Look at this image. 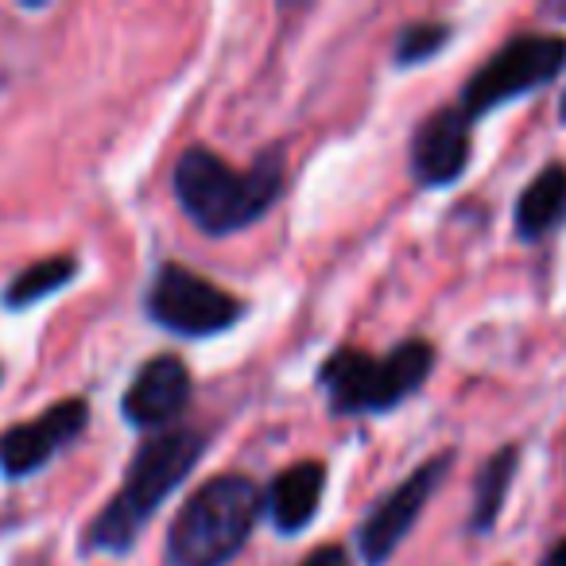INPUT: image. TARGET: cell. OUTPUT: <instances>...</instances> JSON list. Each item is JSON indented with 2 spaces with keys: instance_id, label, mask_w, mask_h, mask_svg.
<instances>
[{
  "instance_id": "obj_15",
  "label": "cell",
  "mask_w": 566,
  "mask_h": 566,
  "mask_svg": "<svg viewBox=\"0 0 566 566\" xmlns=\"http://www.w3.org/2000/svg\"><path fill=\"white\" fill-rule=\"evenodd\" d=\"M450 43V24H408L400 32V40H396V66H419L427 63V59H434L442 48Z\"/></svg>"
},
{
  "instance_id": "obj_13",
  "label": "cell",
  "mask_w": 566,
  "mask_h": 566,
  "mask_svg": "<svg viewBox=\"0 0 566 566\" xmlns=\"http://www.w3.org/2000/svg\"><path fill=\"white\" fill-rule=\"evenodd\" d=\"M74 275H78V256H66V252L63 256H48V260H40V264L12 275L0 300H4L9 311H28V307H35V303L51 300L55 292H63V287H71Z\"/></svg>"
},
{
  "instance_id": "obj_17",
  "label": "cell",
  "mask_w": 566,
  "mask_h": 566,
  "mask_svg": "<svg viewBox=\"0 0 566 566\" xmlns=\"http://www.w3.org/2000/svg\"><path fill=\"white\" fill-rule=\"evenodd\" d=\"M543 566H566V539L555 543V547L547 551V558H543Z\"/></svg>"
},
{
  "instance_id": "obj_12",
  "label": "cell",
  "mask_w": 566,
  "mask_h": 566,
  "mask_svg": "<svg viewBox=\"0 0 566 566\" xmlns=\"http://www.w3.org/2000/svg\"><path fill=\"white\" fill-rule=\"evenodd\" d=\"M566 213V167L547 164L532 182L524 187V195L516 198V233L524 241H539L543 233L563 221Z\"/></svg>"
},
{
  "instance_id": "obj_1",
  "label": "cell",
  "mask_w": 566,
  "mask_h": 566,
  "mask_svg": "<svg viewBox=\"0 0 566 566\" xmlns=\"http://www.w3.org/2000/svg\"><path fill=\"white\" fill-rule=\"evenodd\" d=\"M206 454V434L198 431H159L148 434L136 450L133 465L125 473V485L117 489L109 504L86 524L82 551L102 555H128L140 539L144 524L164 509V501L190 478L198 458Z\"/></svg>"
},
{
  "instance_id": "obj_2",
  "label": "cell",
  "mask_w": 566,
  "mask_h": 566,
  "mask_svg": "<svg viewBox=\"0 0 566 566\" xmlns=\"http://www.w3.org/2000/svg\"><path fill=\"white\" fill-rule=\"evenodd\" d=\"M283 182H287V164L280 151H264L249 171H237L218 151L187 148L171 175L182 213L210 237H229L260 221L280 202Z\"/></svg>"
},
{
  "instance_id": "obj_11",
  "label": "cell",
  "mask_w": 566,
  "mask_h": 566,
  "mask_svg": "<svg viewBox=\"0 0 566 566\" xmlns=\"http://www.w3.org/2000/svg\"><path fill=\"white\" fill-rule=\"evenodd\" d=\"M326 493V465L323 462H295L268 485L264 512L275 524V532L300 535L323 509Z\"/></svg>"
},
{
  "instance_id": "obj_5",
  "label": "cell",
  "mask_w": 566,
  "mask_h": 566,
  "mask_svg": "<svg viewBox=\"0 0 566 566\" xmlns=\"http://www.w3.org/2000/svg\"><path fill=\"white\" fill-rule=\"evenodd\" d=\"M144 307L151 323L175 338H213L233 331L244 315V303L237 295L182 264H164L151 275Z\"/></svg>"
},
{
  "instance_id": "obj_8",
  "label": "cell",
  "mask_w": 566,
  "mask_h": 566,
  "mask_svg": "<svg viewBox=\"0 0 566 566\" xmlns=\"http://www.w3.org/2000/svg\"><path fill=\"white\" fill-rule=\"evenodd\" d=\"M90 423V403L71 396V400L51 403L43 416L17 423L0 434V473L9 481L40 473L59 450H66Z\"/></svg>"
},
{
  "instance_id": "obj_14",
  "label": "cell",
  "mask_w": 566,
  "mask_h": 566,
  "mask_svg": "<svg viewBox=\"0 0 566 566\" xmlns=\"http://www.w3.org/2000/svg\"><path fill=\"white\" fill-rule=\"evenodd\" d=\"M520 465V447H504L481 465L478 481H473V512H470V527L473 532H493L496 516L504 509V496H509V485L516 478Z\"/></svg>"
},
{
  "instance_id": "obj_16",
  "label": "cell",
  "mask_w": 566,
  "mask_h": 566,
  "mask_svg": "<svg viewBox=\"0 0 566 566\" xmlns=\"http://www.w3.org/2000/svg\"><path fill=\"white\" fill-rule=\"evenodd\" d=\"M300 566H349V555L342 547H318Z\"/></svg>"
},
{
  "instance_id": "obj_3",
  "label": "cell",
  "mask_w": 566,
  "mask_h": 566,
  "mask_svg": "<svg viewBox=\"0 0 566 566\" xmlns=\"http://www.w3.org/2000/svg\"><path fill=\"white\" fill-rule=\"evenodd\" d=\"M264 509V496L244 473L206 481L167 527L171 566H229L249 543Z\"/></svg>"
},
{
  "instance_id": "obj_9",
  "label": "cell",
  "mask_w": 566,
  "mask_h": 566,
  "mask_svg": "<svg viewBox=\"0 0 566 566\" xmlns=\"http://www.w3.org/2000/svg\"><path fill=\"white\" fill-rule=\"evenodd\" d=\"M190 369L171 354H159L151 361H144L136 369L128 392L120 396V411H125V423L136 431H159L175 416H182V408L190 403Z\"/></svg>"
},
{
  "instance_id": "obj_18",
  "label": "cell",
  "mask_w": 566,
  "mask_h": 566,
  "mask_svg": "<svg viewBox=\"0 0 566 566\" xmlns=\"http://www.w3.org/2000/svg\"><path fill=\"white\" fill-rule=\"evenodd\" d=\"M558 117H563V125H566V94H563V105H558Z\"/></svg>"
},
{
  "instance_id": "obj_7",
  "label": "cell",
  "mask_w": 566,
  "mask_h": 566,
  "mask_svg": "<svg viewBox=\"0 0 566 566\" xmlns=\"http://www.w3.org/2000/svg\"><path fill=\"white\" fill-rule=\"evenodd\" d=\"M450 462H454L450 450L431 458V462H423L411 478H403L400 485L361 520V527H357V555H361L365 566H385L388 558H392V551L408 539V532L416 527V520L423 516L434 489L447 481Z\"/></svg>"
},
{
  "instance_id": "obj_6",
  "label": "cell",
  "mask_w": 566,
  "mask_h": 566,
  "mask_svg": "<svg viewBox=\"0 0 566 566\" xmlns=\"http://www.w3.org/2000/svg\"><path fill=\"white\" fill-rule=\"evenodd\" d=\"M566 66V40L563 35H516L509 40L462 90L458 109L470 120L493 113L496 105L516 102L527 90L551 82Z\"/></svg>"
},
{
  "instance_id": "obj_10",
  "label": "cell",
  "mask_w": 566,
  "mask_h": 566,
  "mask_svg": "<svg viewBox=\"0 0 566 566\" xmlns=\"http://www.w3.org/2000/svg\"><path fill=\"white\" fill-rule=\"evenodd\" d=\"M470 125L462 109H434L411 140V175L419 187H450L470 167Z\"/></svg>"
},
{
  "instance_id": "obj_4",
  "label": "cell",
  "mask_w": 566,
  "mask_h": 566,
  "mask_svg": "<svg viewBox=\"0 0 566 566\" xmlns=\"http://www.w3.org/2000/svg\"><path fill=\"white\" fill-rule=\"evenodd\" d=\"M434 369V349L423 338H408L385 357L342 346L318 365V385L331 396L338 416H369L392 411L427 385Z\"/></svg>"
}]
</instances>
